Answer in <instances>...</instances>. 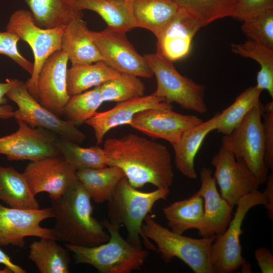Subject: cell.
<instances>
[{
	"label": "cell",
	"instance_id": "6da1fadb",
	"mask_svg": "<svg viewBox=\"0 0 273 273\" xmlns=\"http://www.w3.org/2000/svg\"><path fill=\"white\" fill-rule=\"evenodd\" d=\"M103 148L107 166L120 168L133 187L149 184L157 188H169L172 185L171 154L163 144L129 133L106 140Z\"/></svg>",
	"mask_w": 273,
	"mask_h": 273
},
{
	"label": "cell",
	"instance_id": "7a4b0ae2",
	"mask_svg": "<svg viewBox=\"0 0 273 273\" xmlns=\"http://www.w3.org/2000/svg\"><path fill=\"white\" fill-rule=\"evenodd\" d=\"M55 219L54 238L65 244L93 247L108 241L110 235L93 216L91 198L77 179L61 196L51 199Z\"/></svg>",
	"mask_w": 273,
	"mask_h": 273
},
{
	"label": "cell",
	"instance_id": "3957f363",
	"mask_svg": "<svg viewBox=\"0 0 273 273\" xmlns=\"http://www.w3.org/2000/svg\"><path fill=\"white\" fill-rule=\"evenodd\" d=\"M169 192V188H157L149 192L140 191L131 186L125 176L107 201V220L119 228L124 226L127 232L126 240L133 246L142 248L143 239L147 248L156 251V247L143 235L142 225L154 204L166 199Z\"/></svg>",
	"mask_w": 273,
	"mask_h": 273
},
{
	"label": "cell",
	"instance_id": "277c9868",
	"mask_svg": "<svg viewBox=\"0 0 273 273\" xmlns=\"http://www.w3.org/2000/svg\"><path fill=\"white\" fill-rule=\"evenodd\" d=\"M109 234L108 241L93 247L65 244L73 254L76 264H88L101 273H130L140 270L149 253L125 240L119 233V228L107 219L102 222Z\"/></svg>",
	"mask_w": 273,
	"mask_h": 273
},
{
	"label": "cell",
	"instance_id": "5b68a950",
	"mask_svg": "<svg viewBox=\"0 0 273 273\" xmlns=\"http://www.w3.org/2000/svg\"><path fill=\"white\" fill-rule=\"evenodd\" d=\"M147 215L142 225L145 238L156 244V250L166 263L177 258L195 273H214L210 260V250L216 236L196 239L175 233L157 223Z\"/></svg>",
	"mask_w": 273,
	"mask_h": 273
},
{
	"label": "cell",
	"instance_id": "8992f818",
	"mask_svg": "<svg viewBox=\"0 0 273 273\" xmlns=\"http://www.w3.org/2000/svg\"><path fill=\"white\" fill-rule=\"evenodd\" d=\"M264 106L260 101L247 113L240 125L221 142L232 151L237 160L245 162L259 187L266 183L265 145L261 117Z\"/></svg>",
	"mask_w": 273,
	"mask_h": 273
},
{
	"label": "cell",
	"instance_id": "52a82bcc",
	"mask_svg": "<svg viewBox=\"0 0 273 273\" xmlns=\"http://www.w3.org/2000/svg\"><path fill=\"white\" fill-rule=\"evenodd\" d=\"M144 56L156 77L157 86L152 93L169 104L175 103L183 109L204 114L207 111L205 102L206 87L175 69L173 62L156 53Z\"/></svg>",
	"mask_w": 273,
	"mask_h": 273
},
{
	"label": "cell",
	"instance_id": "ba28073f",
	"mask_svg": "<svg viewBox=\"0 0 273 273\" xmlns=\"http://www.w3.org/2000/svg\"><path fill=\"white\" fill-rule=\"evenodd\" d=\"M267 205L263 192L256 190L243 197L237 204L234 217L226 230L216 236L210 250V263L214 273H232L246 262L242 255L240 236L241 226L248 212L257 205Z\"/></svg>",
	"mask_w": 273,
	"mask_h": 273
},
{
	"label": "cell",
	"instance_id": "9c48e42d",
	"mask_svg": "<svg viewBox=\"0 0 273 273\" xmlns=\"http://www.w3.org/2000/svg\"><path fill=\"white\" fill-rule=\"evenodd\" d=\"M64 28H41L36 24L31 12L24 9L17 10L9 18L6 30L26 42L33 54V72L25 84L28 92L36 99L39 71L48 58L61 50Z\"/></svg>",
	"mask_w": 273,
	"mask_h": 273
},
{
	"label": "cell",
	"instance_id": "30bf717a",
	"mask_svg": "<svg viewBox=\"0 0 273 273\" xmlns=\"http://www.w3.org/2000/svg\"><path fill=\"white\" fill-rule=\"evenodd\" d=\"M6 96L18 106L13 115L16 120H22L32 127L46 129L77 144L85 140V135L82 131L69 121L61 119L40 104L21 81L15 79L14 84Z\"/></svg>",
	"mask_w": 273,
	"mask_h": 273
},
{
	"label": "cell",
	"instance_id": "8fae6325",
	"mask_svg": "<svg viewBox=\"0 0 273 273\" xmlns=\"http://www.w3.org/2000/svg\"><path fill=\"white\" fill-rule=\"evenodd\" d=\"M125 32L107 27L101 31H90L105 62L121 73L151 78L153 73L144 55L135 50Z\"/></svg>",
	"mask_w": 273,
	"mask_h": 273
},
{
	"label": "cell",
	"instance_id": "7c38bea8",
	"mask_svg": "<svg viewBox=\"0 0 273 273\" xmlns=\"http://www.w3.org/2000/svg\"><path fill=\"white\" fill-rule=\"evenodd\" d=\"M18 128L15 132L0 138V154L9 161H33L50 156H61L54 133L34 128L22 120H16Z\"/></svg>",
	"mask_w": 273,
	"mask_h": 273
},
{
	"label": "cell",
	"instance_id": "4fadbf2b",
	"mask_svg": "<svg viewBox=\"0 0 273 273\" xmlns=\"http://www.w3.org/2000/svg\"><path fill=\"white\" fill-rule=\"evenodd\" d=\"M211 164L215 168L213 176L219 186L220 195L233 207L243 197L258 188L245 162L237 160L224 143L221 142Z\"/></svg>",
	"mask_w": 273,
	"mask_h": 273
},
{
	"label": "cell",
	"instance_id": "5bb4252c",
	"mask_svg": "<svg viewBox=\"0 0 273 273\" xmlns=\"http://www.w3.org/2000/svg\"><path fill=\"white\" fill-rule=\"evenodd\" d=\"M50 218H53L51 207L19 209L0 204V246L23 248L25 238L30 236L54 238L51 229L40 225L41 221Z\"/></svg>",
	"mask_w": 273,
	"mask_h": 273
},
{
	"label": "cell",
	"instance_id": "9a60e30c",
	"mask_svg": "<svg viewBox=\"0 0 273 273\" xmlns=\"http://www.w3.org/2000/svg\"><path fill=\"white\" fill-rule=\"evenodd\" d=\"M76 171L58 156L30 161L22 174L35 196L46 192L51 199L61 196L77 179Z\"/></svg>",
	"mask_w": 273,
	"mask_h": 273
},
{
	"label": "cell",
	"instance_id": "2e32d148",
	"mask_svg": "<svg viewBox=\"0 0 273 273\" xmlns=\"http://www.w3.org/2000/svg\"><path fill=\"white\" fill-rule=\"evenodd\" d=\"M203 122L196 116L180 114L172 109L152 108L137 113L128 125L150 137L163 139L172 146L185 131Z\"/></svg>",
	"mask_w": 273,
	"mask_h": 273
},
{
	"label": "cell",
	"instance_id": "e0dca14e",
	"mask_svg": "<svg viewBox=\"0 0 273 273\" xmlns=\"http://www.w3.org/2000/svg\"><path fill=\"white\" fill-rule=\"evenodd\" d=\"M68 61L62 50L54 52L44 62L37 79L36 100L59 117L70 98L66 83Z\"/></svg>",
	"mask_w": 273,
	"mask_h": 273
},
{
	"label": "cell",
	"instance_id": "ac0fdd59",
	"mask_svg": "<svg viewBox=\"0 0 273 273\" xmlns=\"http://www.w3.org/2000/svg\"><path fill=\"white\" fill-rule=\"evenodd\" d=\"M203 26L196 15L181 7L173 19L156 37V53L173 63L184 59L191 51L195 34Z\"/></svg>",
	"mask_w": 273,
	"mask_h": 273
},
{
	"label": "cell",
	"instance_id": "d6986e66",
	"mask_svg": "<svg viewBox=\"0 0 273 273\" xmlns=\"http://www.w3.org/2000/svg\"><path fill=\"white\" fill-rule=\"evenodd\" d=\"M172 109L171 104L153 94L119 102L111 109L95 114L85 122L95 132L97 145L103 141L105 134L111 129L128 125L138 113L148 109Z\"/></svg>",
	"mask_w": 273,
	"mask_h": 273
},
{
	"label": "cell",
	"instance_id": "ffe728a7",
	"mask_svg": "<svg viewBox=\"0 0 273 273\" xmlns=\"http://www.w3.org/2000/svg\"><path fill=\"white\" fill-rule=\"evenodd\" d=\"M212 173V170L206 167L200 172L201 187L197 192L204 200V215L198 230L202 238L222 234L232 219L233 207L219 194Z\"/></svg>",
	"mask_w": 273,
	"mask_h": 273
},
{
	"label": "cell",
	"instance_id": "44dd1931",
	"mask_svg": "<svg viewBox=\"0 0 273 273\" xmlns=\"http://www.w3.org/2000/svg\"><path fill=\"white\" fill-rule=\"evenodd\" d=\"M134 28L146 29L156 37L175 16L180 6L175 0H126Z\"/></svg>",
	"mask_w": 273,
	"mask_h": 273
},
{
	"label": "cell",
	"instance_id": "7402d4cb",
	"mask_svg": "<svg viewBox=\"0 0 273 273\" xmlns=\"http://www.w3.org/2000/svg\"><path fill=\"white\" fill-rule=\"evenodd\" d=\"M90 31L82 18L72 20L64 28L61 50L66 53L72 65L104 61Z\"/></svg>",
	"mask_w": 273,
	"mask_h": 273
},
{
	"label": "cell",
	"instance_id": "603a6c76",
	"mask_svg": "<svg viewBox=\"0 0 273 273\" xmlns=\"http://www.w3.org/2000/svg\"><path fill=\"white\" fill-rule=\"evenodd\" d=\"M217 127L216 114L211 118L185 131L172 146L176 168L189 179H196L195 159L204 140Z\"/></svg>",
	"mask_w": 273,
	"mask_h": 273
},
{
	"label": "cell",
	"instance_id": "cb8c5ba5",
	"mask_svg": "<svg viewBox=\"0 0 273 273\" xmlns=\"http://www.w3.org/2000/svg\"><path fill=\"white\" fill-rule=\"evenodd\" d=\"M30 9L36 24L45 29L65 27L83 13L76 0H24Z\"/></svg>",
	"mask_w": 273,
	"mask_h": 273
},
{
	"label": "cell",
	"instance_id": "d4e9b609",
	"mask_svg": "<svg viewBox=\"0 0 273 273\" xmlns=\"http://www.w3.org/2000/svg\"><path fill=\"white\" fill-rule=\"evenodd\" d=\"M76 176L91 200L100 204L110 199L125 175L118 167L107 166L77 170Z\"/></svg>",
	"mask_w": 273,
	"mask_h": 273
},
{
	"label": "cell",
	"instance_id": "484cf974",
	"mask_svg": "<svg viewBox=\"0 0 273 273\" xmlns=\"http://www.w3.org/2000/svg\"><path fill=\"white\" fill-rule=\"evenodd\" d=\"M121 73L104 61L89 64L72 65L67 71V90L72 96L119 76Z\"/></svg>",
	"mask_w": 273,
	"mask_h": 273
},
{
	"label": "cell",
	"instance_id": "4316f807",
	"mask_svg": "<svg viewBox=\"0 0 273 273\" xmlns=\"http://www.w3.org/2000/svg\"><path fill=\"white\" fill-rule=\"evenodd\" d=\"M168 228L183 234L189 230L200 229L204 215V200L197 192L190 197L171 203L163 209Z\"/></svg>",
	"mask_w": 273,
	"mask_h": 273
},
{
	"label": "cell",
	"instance_id": "83f0119b",
	"mask_svg": "<svg viewBox=\"0 0 273 273\" xmlns=\"http://www.w3.org/2000/svg\"><path fill=\"white\" fill-rule=\"evenodd\" d=\"M52 238H40L29 245L28 257L40 273H69L70 258L68 250Z\"/></svg>",
	"mask_w": 273,
	"mask_h": 273
},
{
	"label": "cell",
	"instance_id": "f1b7e54d",
	"mask_svg": "<svg viewBox=\"0 0 273 273\" xmlns=\"http://www.w3.org/2000/svg\"><path fill=\"white\" fill-rule=\"evenodd\" d=\"M0 200L12 208H39L22 173L12 167L0 165Z\"/></svg>",
	"mask_w": 273,
	"mask_h": 273
},
{
	"label": "cell",
	"instance_id": "f546056e",
	"mask_svg": "<svg viewBox=\"0 0 273 273\" xmlns=\"http://www.w3.org/2000/svg\"><path fill=\"white\" fill-rule=\"evenodd\" d=\"M231 51L242 57L253 59L260 65L256 86L262 90H267L272 98L273 49L250 39L241 43L231 44Z\"/></svg>",
	"mask_w": 273,
	"mask_h": 273
},
{
	"label": "cell",
	"instance_id": "4dcf8cb0",
	"mask_svg": "<svg viewBox=\"0 0 273 273\" xmlns=\"http://www.w3.org/2000/svg\"><path fill=\"white\" fill-rule=\"evenodd\" d=\"M80 11L88 10L99 15L107 27L127 33L134 28L126 0H76Z\"/></svg>",
	"mask_w": 273,
	"mask_h": 273
},
{
	"label": "cell",
	"instance_id": "1f68e13d",
	"mask_svg": "<svg viewBox=\"0 0 273 273\" xmlns=\"http://www.w3.org/2000/svg\"><path fill=\"white\" fill-rule=\"evenodd\" d=\"M262 91L256 85L250 86L241 93L230 106L217 113V132L224 135H230L251 109L260 101Z\"/></svg>",
	"mask_w": 273,
	"mask_h": 273
},
{
	"label": "cell",
	"instance_id": "d6a6232c",
	"mask_svg": "<svg viewBox=\"0 0 273 273\" xmlns=\"http://www.w3.org/2000/svg\"><path fill=\"white\" fill-rule=\"evenodd\" d=\"M56 145L61 156L76 170L107 166L105 151L97 146L84 148L62 138H57Z\"/></svg>",
	"mask_w": 273,
	"mask_h": 273
},
{
	"label": "cell",
	"instance_id": "836d02e7",
	"mask_svg": "<svg viewBox=\"0 0 273 273\" xmlns=\"http://www.w3.org/2000/svg\"><path fill=\"white\" fill-rule=\"evenodd\" d=\"M103 102L100 85L70 96L63 115L74 125H81L95 114Z\"/></svg>",
	"mask_w": 273,
	"mask_h": 273
},
{
	"label": "cell",
	"instance_id": "e575fe53",
	"mask_svg": "<svg viewBox=\"0 0 273 273\" xmlns=\"http://www.w3.org/2000/svg\"><path fill=\"white\" fill-rule=\"evenodd\" d=\"M100 89L103 102L119 103L143 96L145 86L138 77L121 73L101 85Z\"/></svg>",
	"mask_w": 273,
	"mask_h": 273
},
{
	"label": "cell",
	"instance_id": "d590c367",
	"mask_svg": "<svg viewBox=\"0 0 273 273\" xmlns=\"http://www.w3.org/2000/svg\"><path fill=\"white\" fill-rule=\"evenodd\" d=\"M196 15L205 26L233 15L238 0H175Z\"/></svg>",
	"mask_w": 273,
	"mask_h": 273
},
{
	"label": "cell",
	"instance_id": "8d00e7d4",
	"mask_svg": "<svg viewBox=\"0 0 273 273\" xmlns=\"http://www.w3.org/2000/svg\"><path fill=\"white\" fill-rule=\"evenodd\" d=\"M243 32L251 40L273 49V9L243 21Z\"/></svg>",
	"mask_w": 273,
	"mask_h": 273
},
{
	"label": "cell",
	"instance_id": "74e56055",
	"mask_svg": "<svg viewBox=\"0 0 273 273\" xmlns=\"http://www.w3.org/2000/svg\"><path fill=\"white\" fill-rule=\"evenodd\" d=\"M19 40L17 35L10 32L7 30L0 31V54L11 59L31 75L33 70V64L19 52L17 47Z\"/></svg>",
	"mask_w": 273,
	"mask_h": 273
},
{
	"label": "cell",
	"instance_id": "f35d334b",
	"mask_svg": "<svg viewBox=\"0 0 273 273\" xmlns=\"http://www.w3.org/2000/svg\"><path fill=\"white\" fill-rule=\"evenodd\" d=\"M273 9V0H238L233 18L244 21Z\"/></svg>",
	"mask_w": 273,
	"mask_h": 273
},
{
	"label": "cell",
	"instance_id": "ab89813d",
	"mask_svg": "<svg viewBox=\"0 0 273 273\" xmlns=\"http://www.w3.org/2000/svg\"><path fill=\"white\" fill-rule=\"evenodd\" d=\"M265 145V163L268 169L273 170V101L264 106L262 114Z\"/></svg>",
	"mask_w": 273,
	"mask_h": 273
},
{
	"label": "cell",
	"instance_id": "60d3db41",
	"mask_svg": "<svg viewBox=\"0 0 273 273\" xmlns=\"http://www.w3.org/2000/svg\"><path fill=\"white\" fill-rule=\"evenodd\" d=\"M15 79L7 78L5 82H0V118L9 119L13 117L14 111L12 107L7 104L5 96L7 92L14 84Z\"/></svg>",
	"mask_w": 273,
	"mask_h": 273
},
{
	"label": "cell",
	"instance_id": "b9f144b4",
	"mask_svg": "<svg viewBox=\"0 0 273 273\" xmlns=\"http://www.w3.org/2000/svg\"><path fill=\"white\" fill-rule=\"evenodd\" d=\"M255 257L262 273L273 272V255L271 251L265 247L255 250Z\"/></svg>",
	"mask_w": 273,
	"mask_h": 273
},
{
	"label": "cell",
	"instance_id": "7bdbcfd3",
	"mask_svg": "<svg viewBox=\"0 0 273 273\" xmlns=\"http://www.w3.org/2000/svg\"><path fill=\"white\" fill-rule=\"evenodd\" d=\"M266 186L263 193L267 200V205L265 208L267 210L268 218L270 220L273 219V174L268 175Z\"/></svg>",
	"mask_w": 273,
	"mask_h": 273
},
{
	"label": "cell",
	"instance_id": "ee69618b",
	"mask_svg": "<svg viewBox=\"0 0 273 273\" xmlns=\"http://www.w3.org/2000/svg\"><path fill=\"white\" fill-rule=\"evenodd\" d=\"M0 264H3L11 269L13 273H26V270L15 264L11 258L0 248Z\"/></svg>",
	"mask_w": 273,
	"mask_h": 273
},
{
	"label": "cell",
	"instance_id": "f6af8a7d",
	"mask_svg": "<svg viewBox=\"0 0 273 273\" xmlns=\"http://www.w3.org/2000/svg\"><path fill=\"white\" fill-rule=\"evenodd\" d=\"M241 267H242L243 272H247V271H249V272H250V266L246 263V262L243 264Z\"/></svg>",
	"mask_w": 273,
	"mask_h": 273
},
{
	"label": "cell",
	"instance_id": "bcb514c9",
	"mask_svg": "<svg viewBox=\"0 0 273 273\" xmlns=\"http://www.w3.org/2000/svg\"><path fill=\"white\" fill-rule=\"evenodd\" d=\"M0 273H13L11 269L7 266L2 269H0Z\"/></svg>",
	"mask_w": 273,
	"mask_h": 273
}]
</instances>
